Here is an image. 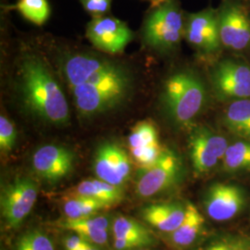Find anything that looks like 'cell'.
<instances>
[{"mask_svg": "<svg viewBox=\"0 0 250 250\" xmlns=\"http://www.w3.org/2000/svg\"><path fill=\"white\" fill-rule=\"evenodd\" d=\"M73 104L83 118L103 114L123 105L133 91L131 72L123 65L92 54H72L62 62Z\"/></svg>", "mask_w": 250, "mask_h": 250, "instance_id": "cell-1", "label": "cell"}, {"mask_svg": "<svg viewBox=\"0 0 250 250\" xmlns=\"http://www.w3.org/2000/svg\"><path fill=\"white\" fill-rule=\"evenodd\" d=\"M20 94L24 106L34 116L54 125L69 122L70 109L66 96L46 63L28 54L20 65Z\"/></svg>", "mask_w": 250, "mask_h": 250, "instance_id": "cell-2", "label": "cell"}, {"mask_svg": "<svg viewBox=\"0 0 250 250\" xmlns=\"http://www.w3.org/2000/svg\"><path fill=\"white\" fill-rule=\"evenodd\" d=\"M162 103L168 116L176 125H190L203 109L207 99L204 83L195 73L179 72L164 83Z\"/></svg>", "mask_w": 250, "mask_h": 250, "instance_id": "cell-3", "label": "cell"}, {"mask_svg": "<svg viewBox=\"0 0 250 250\" xmlns=\"http://www.w3.org/2000/svg\"><path fill=\"white\" fill-rule=\"evenodd\" d=\"M154 10L145 21L144 42L157 50H169L179 45L185 25L182 12L174 0H167Z\"/></svg>", "mask_w": 250, "mask_h": 250, "instance_id": "cell-4", "label": "cell"}, {"mask_svg": "<svg viewBox=\"0 0 250 250\" xmlns=\"http://www.w3.org/2000/svg\"><path fill=\"white\" fill-rule=\"evenodd\" d=\"M38 188L32 179L16 177L1 188V217L9 229L18 228L36 205Z\"/></svg>", "mask_w": 250, "mask_h": 250, "instance_id": "cell-5", "label": "cell"}, {"mask_svg": "<svg viewBox=\"0 0 250 250\" xmlns=\"http://www.w3.org/2000/svg\"><path fill=\"white\" fill-rule=\"evenodd\" d=\"M182 163L176 153L164 149L160 159L151 166L139 169L135 180V192L141 197L161 194L178 179Z\"/></svg>", "mask_w": 250, "mask_h": 250, "instance_id": "cell-6", "label": "cell"}, {"mask_svg": "<svg viewBox=\"0 0 250 250\" xmlns=\"http://www.w3.org/2000/svg\"><path fill=\"white\" fill-rule=\"evenodd\" d=\"M86 37L100 51L109 55L122 53L133 39V32L119 19L94 17L86 27Z\"/></svg>", "mask_w": 250, "mask_h": 250, "instance_id": "cell-7", "label": "cell"}, {"mask_svg": "<svg viewBox=\"0 0 250 250\" xmlns=\"http://www.w3.org/2000/svg\"><path fill=\"white\" fill-rule=\"evenodd\" d=\"M228 143L223 135L215 134L205 127L196 128L189 137V154L197 173L212 170L223 161Z\"/></svg>", "mask_w": 250, "mask_h": 250, "instance_id": "cell-8", "label": "cell"}, {"mask_svg": "<svg viewBox=\"0 0 250 250\" xmlns=\"http://www.w3.org/2000/svg\"><path fill=\"white\" fill-rule=\"evenodd\" d=\"M93 169L98 179L123 188L130 178L132 161L121 146L106 142L100 145L95 153Z\"/></svg>", "mask_w": 250, "mask_h": 250, "instance_id": "cell-9", "label": "cell"}, {"mask_svg": "<svg viewBox=\"0 0 250 250\" xmlns=\"http://www.w3.org/2000/svg\"><path fill=\"white\" fill-rule=\"evenodd\" d=\"M215 92L221 99H250V68L243 63L225 60L211 72Z\"/></svg>", "mask_w": 250, "mask_h": 250, "instance_id": "cell-10", "label": "cell"}, {"mask_svg": "<svg viewBox=\"0 0 250 250\" xmlns=\"http://www.w3.org/2000/svg\"><path fill=\"white\" fill-rule=\"evenodd\" d=\"M73 152L59 145L48 144L36 149L32 157V167L36 175L50 184L67 177L73 170Z\"/></svg>", "mask_w": 250, "mask_h": 250, "instance_id": "cell-11", "label": "cell"}, {"mask_svg": "<svg viewBox=\"0 0 250 250\" xmlns=\"http://www.w3.org/2000/svg\"><path fill=\"white\" fill-rule=\"evenodd\" d=\"M188 43L203 53H212L222 44L219 16L212 9L190 14L185 26Z\"/></svg>", "mask_w": 250, "mask_h": 250, "instance_id": "cell-12", "label": "cell"}, {"mask_svg": "<svg viewBox=\"0 0 250 250\" xmlns=\"http://www.w3.org/2000/svg\"><path fill=\"white\" fill-rule=\"evenodd\" d=\"M219 16L222 44L232 50H243L250 44V19L240 5H225Z\"/></svg>", "mask_w": 250, "mask_h": 250, "instance_id": "cell-13", "label": "cell"}, {"mask_svg": "<svg viewBox=\"0 0 250 250\" xmlns=\"http://www.w3.org/2000/svg\"><path fill=\"white\" fill-rule=\"evenodd\" d=\"M130 154L139 169L151 166L164 150L159 140V133L154 124L148 121L134 125L128 137Z\"/></svg>", "mask_w": 250, "mask_h": 250, "instance_id": "cell-14", "label": "cell"}, {"mask_svg": "<svg viewBox=\"0 0 250 250\" xmlns=\"http://www.w3.org/2000/svg\"><path fill=\"white\" fill-rule=\"evenodd\" d=\"M245 206V196L235 186L216 184L207 191V214L216 222H226L235 217Z\"/></svg>", "mask_w": 250, "mask_h": 250, "instance_id": "cell-15", "label": "cell"}, {"mask_svg": "<svg viewBox=\"0 0 250 250\" xmlns=\"http://www.w3.org/2000/svg\"><path fill=\"white\" fill-rule=\"evenodd\" d=\"M187 205L177 202L154 203L145 207L141 212L144 220L161 232H174L185 220Z\"/></svg>", "mask_w": 250, "mask_h": 250, "instance_id": "cell-16", "label": "cell"}, {"mask_svg": "<svg viewBox=\"0 0 250 250\" xmlns=\"http://www.w3.org/2000/svg\"><path fill=\"white\" fill-rule=\"evenodd\" d=\"M62 226L64 229L79 234L94 245L104 246L108 240V229L112 225H110V220L107 216L96 214L76 220L66 219Z\"/></svg>", "mask_w": 250, "mask_h": 250, "instance_id": "cell-17", "label": "cell"}, {"mask_svg": "<svg viewBox=\"0 0 250 250\" xmlns=\"http://www.w3.org/2000/svg\"><path fill=\"white\" fill-rule=\"evenodd\" d=\"M68 194L91 197L107 205L108 208L119 204L124 199V189L100 179H87L71 189Z\"/></svg>", "mask_w": 250, "mask_h": 250, "instance_id": "cell-18", "label": "cell"}, {"mask_svg": "<svg viewBox=\"0 0 250 250\" xmlns=\"http://www.w3.org/2000/svg\"><path fill=\"white\" fill-rule=\"evenodd\" d=\"M204 222L205 220L197 207L188 203L185 220L174 232H170V241L181 249L190 247L202 231Z\"/></svg>", "mask_w": 250, "mask_h": 250, "instance_id": "cell-19", "label": "cell"}, {"mask_svg": "<svg viewBox=\"0 0 250 250\" xmlns=\"http://www.w3.org/2000/svg\"><path fill=\"white\" fill-rule=\"evenodd\" d=\"M224 123L233 134L250 138V99L232 102L225 111Z\"/></svg>", "mask_w": 250, "mask_h": 250, "instance_id": "cell-20", "label": "cell"}, {"mask_svg": "<svg viewBox=\"0 0 250 250\" xmlns=\"http://www.w3.org/2000/svg\"><path fill=\"white\" fill-rule=\"evenodd\" d=\"M111 228L113 237L141 242L146 247L154 243L151 232L132 218L119 216L113 221Z\"/></svg>", "mask_w": 250, "mask_h": 250, "instance_id": "cell-21", "label": "cell"}, {"mask_svg": "<svg viewBox=\"0 0 250 250\" xmlns=\"http://www.w3.org/2000/svg\"><path fill=\"white\" fill-rule=\"evenodd\" d=\"M107 208V205L94 198L68 194L64 200L63 210L66 219L76 220L98 214L99 210Z\"/></svg>", "mask_w": 250, "mask_h": 250, "instance_id": "cell-22", "label": "cell"}, {"mask_svg": "<svg viewBox=\"0 0 250 250\" xmlns=\"http://www.w3.org/2000/svg\"><path fill=\"white\" fill-rule=\"evenodd\" d=\"M223 162L224 170L228 171L250 170V141H239L228 146Z\"/></svg>", "mask_w": 250, "mask_h": 250, "instance_id": "cell-23", "label": "cell"}, {"mask_svg": "<svg viewBox=\"0 0 250 250\" xmlns=\"http://www.w3.org/2000/svg\"><path fill=\"white\" fill-rule=\"evenodd\" d=\"M19 12L34 24L41 26L50 15V8L46 0H19Z\"/></svg>", "mask_w": 250, "mask_h": 250, "instance_id": "cell-24", "label": "cell"}, {"mask_svg": "<svg viewBox=\"0 0 250 250\" xmlns=\"http://www.w3.org/2000/svg\"><path fill=\"white\" fill-rule=\"evenodd\" d=\"M14 250H55L53 243L45 232L32 230L19 238Z\"/></svg>", "mask_w": 250, "mask_h": 250, "instance_id": "cell-25", "label": "cell"}, {"mask_svg": "<svg viewBox=\"0 0 250 250\" xmlns=\"http://www.w3.org/2000/svg\"><path fill=\"white\" fill-rule=\"evenodd\" d=\"M17 141V130L7 117H0V149L2 154L13 150Z\"/></svg>", "mask_w": 250, "mask_h": 250, "instance_id": "cell-26", "label": "cell"}, {"mask_svg": "<svg viewBox=\"0 0 250 250\" xmlns=\"http://www.w3.org/2000/svg\"><path fill=\"white\" fill-rule=\"evenodd\" d=\"M86 12L93 17L104 16L110 9L111 0H80Z\"/></svg>", "mask_w": 250, "mask_h": 250, "instance_id": "cell-27", "label": "cell"}, {"mask_svg": "<svg viewBox=\"0 0 250 250\" xmlns=\"http://www.w3.org/2000/svg\"><path fill=\"white\" fill-rule=\"evenodd\" d=\"M205 250H250V243L243 239H226L211 244Z\"/></svg>", "mask_w": 250, "mask_h": 250, "instance_id": "cell-28", "label": "cell"}, {"mask_svg": "<svg viewBox=\"0 0 250 250\" xmlns=\"http://www.w3.org/2000/svg\"><path fill=\"white\" fill-rule=\"evenodd\" d=\"M88 244H92V243L85 240L83 237H82L81 235L75 232L73 234H70L69 236H67L63 242L65 250H79L87 246Z\"/></svg>", "mask_w": 250, "mask_h": 250, "instance_id": "cell-29", "label": "cell"}, {"mask_svg": "<svg viewBox=\"0 0 250 250\" xmlns=\"http://www.w3.org/2000/svg\"><path fill=\"white\" fill-rule=\"evenodd\" d=\"M113 247L115 250H139L146 246L141 242L114 237L113 238Z\"/></svg>", "mask_w": 250, "mask_h": 250, "instance_id": "cell-30", "label": "cell"}, {"mask_svg": "<svg viewBox=\"0 0 250 250\" xmlns=\"http://www.w3.org/2000/svg\"><path fill=\"white\" fill-rule=\"evenodd\" d=\"M146 1H148V2L151 4L153 8H156V7L160 6L161 4L164 3V2L167 1V0H146Z\"/></svg>", "mask_w": 250, "mask_h": 250, "instance_id": "cell-31", "label": "cell"}, {"mask_svg": "<svg viewBox=\"0 0 250 250\" xmlns=\"http://www.w3.org/2000/svg\"><path fill=\"white\" fill-rule=\"evenodd\" d=\"M79 250H100V249H99V246H97V245L88 244L87 246H85L84 248H83V249Z\"/></svg>", "mask_w": 250, "mask_h": 250, "instance_id": "cell-32", "label": "cell"}, {"mask_svg": "<svg viewBox=\"0 0 250 250\" xmlns=\"http://www.w3.org/2000/svg\"></svg>", "mask_w": 250, "mask_h": 250, "instance_id": "cell-33", "label": "cell"}]
</instances>
